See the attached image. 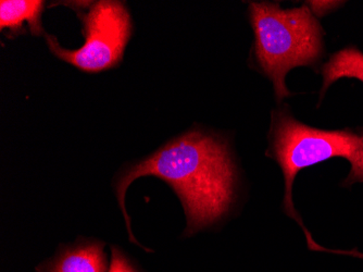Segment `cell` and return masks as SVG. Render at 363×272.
Segmentation results:
<instances>
[{
  "instance_id": "3",
  "label": "cell",
  "mask_w": 363,
  "mask_h": 272,
  "mask_svg": "<svg viewBox=\"0 0 363 272\" xmlns=\"http://www.w3.org/2000/svg\"><path fill=\"white\" fill-rule=\"evenodd\" d=\"M269 141L270 154L284 175L285 212L303 229L307 241L311 240V234L294 206L293 186L296 177L301 170L328 159L342 157L352 161L360 144V135L346 130L312 128L296 120L286 109H279L272 112Z\"/></svg>"
},
{
  "instance_id": "5",
  "label": "cell",
  "mask_w": 363,
  "mask_h": 272,
  "mask_svg": "<svg viewBox=\"0 0 363 272\" xmlns=\"http://www.w3.org/2000/svg\"><path fill=\"white\" fill-rule=\"evenodd\" d=\"M105 269L103 245L91 242L65 249L49 272H105Z\"/></svg>"
},
{
  "instance_id": "1",
  "label": "cell",
  "mask_w": 363,
  "mask_h": 272,
  "mask_svg": "<svg viewBox=\"0 0 363 272\" xmlns=\"http://www.w3.org/2000/svg\"><path fill=\"white\" fill-rule=\"evenodd\" d=\"M147 175L166 181L179 196L186 214V236L217 222L233 202L235 167L226 143L201 131L185 133L124 171L118 180V200L133 242L124 198L130 183Z\"/></svg>"
},
{
  "instance_id": "2",
  "label": "cell",
  "mask_w": 363,
  "mask_h": 272,
  "mask_svg": "<svg viewBox=\"0 0 363 272\" xmlns=\"http://www.w3.org/2000/svg\"><path fill=\"white\" fill-rule=\"evenodd\" d=\"M255 57L273 83L277 102L291 95L286 75L297 67L317 65L323 55L321 24L307 5L282 9L277 3L250 4Z\"/></svg>"
},
{
  "instance_id": "8",
  "label": "cell",
  "mask_w": 363,
  "mask_h": 272,
  "mask_svg": "<svg viewBox=\"0 0 363 272\" xmlns=\"http://www.w3.org/2000/svg\"><path fill=\"white\" fill-rule=\"evenodd\" d=\"M350 163V165H352L350 173L344 182V185L347 186L358 183V182H363V135H360V144H359L356 154L354 155V157H352ZM326 251H328V249H326ZM330 253L344 254V255H350V256L358 257V259H363V254H361L360 251H345L330 249Z\"/></svg>"
},
{
  "instance_id": "4",
  "label": "cell",
  "mask_w": 363,
  "mask_h": 272,
  "mask_svg": "<svg viewBox=\"0 0 363 272\" xmlns=\"http://www.w3.org/2000/svg\"><path fill=\"white\" fill-rule=\"evenodd\" d=\"M83 23L85 43L81 48L68 50L47 36L50 52L85 72L97 73L116 67L121 61L132 30L125 6L111 0L98 1L84 14Z\"/></svg>"
},
{
  "instance_id": "10",
  "label": "cell",
  "mask_w": 363,
  "mask_h": 272,
  "mask_svg": "<svg viewBox=\"0 0 363 272\" xmlns=\"http://www.w3.org/2000/svg\"><path fill=\"white\" fill-rule=\"evenodd\" d=\"M308 4H309L307 5L308 7L310 8L312 13L315 14V16H323L337 9L345 3L344 1H311Z\"/></svg>"
},
{
  "instance_id": "9",
  "label": "cell",
  "mask_w": 363,
  "mask_h": 272,
  "mask_svg": "<svg viewBox=\"0 0 363 272\" xmlns=\"http://www.w3.org/2000/svg\"><path fill=\"white\" fill-rule=\"evenodd\" d=\"M109 272H136L119 249H112V263Z\"/></svg>"
},
{
  "instance_id": "6",
  "label": "cell",
  "mask_w": 363,
  "mask_h": 272,
  "mask_svg": "<svg viewBox=\"0 0 363 272\" xmlns=\"http://www.w3.org/2000/svg\"><path fill=\"white\" fill-rule=\"evenodd\" d=\"M43 7L44 3L36 0H3L0 3V28L18 32L28 24L33 34L40 36Z\"/></svg>"
},
{
  "instance_id": "7",
  "label": "cell",
  "mask_w": 363,
  "mask_h": 272,
  "mask_svg": "<svg viewBox=\"0 0 363 272\" xmlns=\"http://www.w3.org/2000/svg\"><path fill=\"white\" fill-rule=\"evenodd\" d=\"M321 73L323 77V85L320 91L321 99L328 87L338 80L357 79L363 83V53L354 46L340 49L323 65Z\"/></svg>"
}]
</instances>
